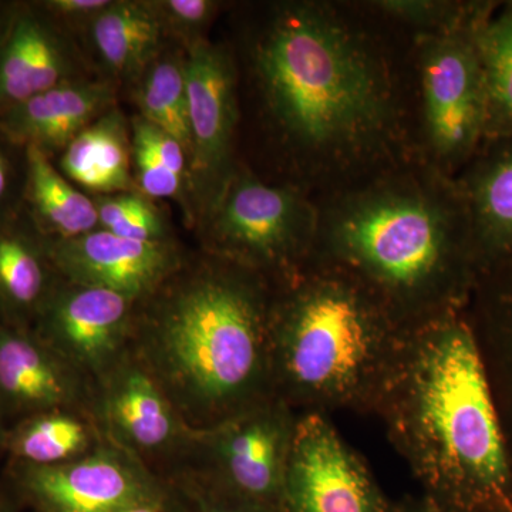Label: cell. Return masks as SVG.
Wrapping results in <instances>:
<instances>
[{
  "label": "cell",
  "instance_id": "19",
  "mask_svg": "<svg viewBox=\"0 0 512 512\" xmlns=\"http://www.w3.org/2000/svg\"><path fill=\"white\" fill-rule=\"evenodd\" d=\"M62 279L23 211L0 221V323L32 329Z\"/></svg>",
  "mask_w": 512,
  "mask_h": 512
},
{
  "label": "cell",
  "instance_id": "7",
  "mask_svg": "<svg viewBox=\"0 0 512 512\" xmlns=\"http://www.w3.org/2000/svg\"><path fill=\"white\" fill-rule=\"evenodd\" d=\"M197 227L208 255L282 284L315 255L319 205L302 188L266 183L238 164Z\"/></svg>",
  "mask_w": 512,
  "mask_h": 512
},
{
  "label": "cell",
  "instance_id": "14",
  "mask_svg": "<svg viewBox=\"0 0 512 512\" xmlns=\"http://www.w3.org/2000/svg\"><path fill=\"white\" fill-rule=\"evenodd\" d=\"M46 245L66 281L116 292L136 303L153 295L188 259L173 239L136 241L101 228L76 238L46 239Z\"/></svg>",
  "mask_w": 512,
  "mask_h": 512
},
{
  "label": "cell",
  "instance_id": "18",
  "mask_svg": "<svg viewBox=\"0 0 512 512\" xmlns=\"http://www.w3.org/2000/svg\"><path fill=\"white\" fill-rule=\"evenodd\" d=\"M456 180L470 212L478 272L512 258V137L485 141Z\"/></svg>",
  "mask_w": 512,
  "mask_h": 512
},
{
  "label": "cell",
  "instance_id": "8",
  "mask_svg": "<svg viewBox=\"0 0 512 512\" xmlns=\"http://www.w3.org/2000/svg\"><path fill=\"white\" fill-rule=\"evenodd\" d=\"M190 121V204L198 225L237 170L238 66L227 47L200 40L185 47Z\"/></svg>",
  "mask_w": 512,
  "mask_h": 512
},
{
  "label": "cell",
  "instance_id": "17",
  "mask_svg": "<svg viewBox=\"0 0 512 512\" xmlns=\"http://www.w3.org/2000/svg\"><path fill=\"white\" fill-rule=\"evenodd\" d=\"M116 106V84L100 76L83 77L6 111L0 116V134L16 146L37 148L55 160L80 131Z\"/></svg>",
  "mask_w": 512,
  "mask_h": 512
},
{
  "label": "cell",
  "instance_id": "9",
  "mask_svg": "<svg viewBox=\"0 0 512 512\" xmlns=\"http://www.w3.org/2000/svg\"><path fill=\"white\" fill-rule=\"evenodd\" d=\"M5 484L36 512H119L138 504L163 507L165 501L146 463L106 439L59 466L8 463Z\"/></svg>",
  "mask_w": 512,
  "mask_h": 512
},
{
  "label": "cell",
  "instance_id": "22",
  "mask_svg": "<svg viewBox=\"0 0 512 512\" xmlns=\"http://www.w3.org/2000/svg\"><path fill=\"white\" fill-rule=\"evenodd\" d=\"M481 346L512 470V258L478 274Z\"/></svg>",
  "mask_w": 512,
  "mask_h": 512
},
{
  "label": "cell",
  "instance_id": "27",
  "mask_svg": "<svg viewBox=\"0 0 512 512\" xmlns=\"http://www.w3.org/2000/svg\"><path fill=\"white\" fill-rule=\"evenodd\" d=\"M377 19L413 30L414 35L433 33L453 25L466 15L471 2L450 0H377L360 3Z\"/></svg>",
  "mask_w": 512,
  "mask_h": 512
},
{
  "label": "cell",
  "instance_id": "10",
  "mask_svg": "<svg viewBox=\"0 0 512 512\" xmlns=\"http://www.w3.org/2000/svg\"><path fill=\"white\" fill-rule=\"evenodd\" d=\"M136 302L62 279L33 330L93 384L130 350Z\"/></svg>",
  "mask_w": 512,
  "mask_h": 512
},
{
  "label": "cell",
  "instance_id": "4",
  "mask_svg": "<svg viewBox=\"0 0 512 512\" xmlns=\"http://www.w3.org/2000/svg\"><path fill=\"white\" fill-rule=\"evenodd\" d=\"M407 348L393 419L414 468L463 503L511 508L510 458L476 329L454 309L419 323Z\"/></svg>",
  "mask_w": 512,
  "mask_h": 512
},
{
  "label": "cell",
  "instance_id": "6",
  "mask_svg": "<svg viewBox=\"0 0 512 512\" xmlns=\"http://www.w3.org/2000/svg\"><path fill=\"white\" fill-rule=\"evenodd\" d=\"M498 2H471L447 28L413 37L414 156L457 177L484 143L487 101L478 29Z\"/></svg>",
  "mask_w": 512,
  "mask_h": 512
},
{
  "label": "cell",
  "instance_id": "11",
  "mask_svg": "<svg viewBox=\"0 0 512 512\" xmlns=\"http://www.w3.org/2000/svg\"><path fill=\"white\" fill-rule=\"evenodd\" d=\"M293 426L282 407L258 402L218 426L194 431L222 481L249 504L281 503Z\"/></svg>",
  "mask_w": 512,
  "mask_h": 512
},
{
  "label": "cell",
  "instance_id": "3",
  "mask_svg": "<svg viewBox=\"0 0 512 512\" xmlns=\"http://www.w3.org/2000/svg\"><path fill=\"white\" fill-rule=\"evenodd\" d=\"M272 289L262 276L207 254L134 311L130 350L192 431L261 402L271 376Z\"/></svg>",
  "mask_w": 512,
  "mask_h": 512
},
{
  "label": "cell",
  "instance_id": "28",
  "mask_svg": "<svg viewBox=\"0 0 512 512\" xmlns=\"http://www.w3.org/2000/svg\"><path fill=\"white\" fill-rule=\"evenodd\" d=\"M167 37L185 47L207 39L205 32L224 3L217 0H153Z\"/></svg>",
  "mask_w": 512,
  "mask_h": 512
},
{
  "label": "cell",
  "instance_id": "33",
  "mask_svg": "<svg viewBox=\"0 0 512 512\" xmlns=\"http://www.w3.org/2000/svg\"><path fill=\"white\" fill-rule=\"evenodd\" d=\"M19 505L8 485L0 484V512H19Z\"/></svg>",
  "mask_w": 512,
  "mask_h": 512
},
{
  "label": "cell",
  "instance_id": "16",
  "mask_svg": "<svg viewBox=\"0 0 512 512\" xmlns=\"http://www.w3.org/2000/svg\"><path fill=\"white\" fill-rule=\"evenodd\" d=\"M89 77V62L37 0L18 2L0 45V116L59 84Z\"/></svg>",
  "mask_w": 512,
  "mask_h": 512
},
{
  "label": "cell",
  "instance_id": "5",
  "mask_svg": "<svg viewBox=\"0 0 512 512\" xmlns=\"http://www.w3.org/2000/svg\"><path fill=\"white\" fill-rule=\"evenodd\" d=\"M278 285L269 315L271 376L311 402H349L365 392L400 320L355 276L320 259Z\"/></svg>",
  "mask_w": 512,
  "mask_h": 512
},
{
  "label": "cell",
  "instance_id": "30",
  "mask_svg": "<svg viewBox=\"0 0 512 512\" xmlns=\"http://www.w3.org/2000/svg\"><path fill=\"white\" fill-rule=\"evenodd\" d=\"M57 25L73 39L84 36L94 19L104 12L111 0H37Z\"/></svg>",
  "mask_w": 512,
  "mask_h": 512
},
{
  "label": "cell",
  "instance_id": "34",
  "mask_svg": "<svg viewBox=\"0 0 512 512\" xmlns=\"http://www.w3.org/2000/svg\"><path fill=\"white\" fill-rule=\"evenodd\" d=\"M9 426L0 414V458L6 457V441H8Z\"/></svg>",
  "mask_w": 512,
  "mask_h": 512
},
{
  "label": "cell",
  "instance_id": "1",
  "mask_svg": "<svg viewBox=\"0 0 512 512\" xmlns=\"http://www.w3.org/2000/svg\"><path fill=\"white\" fill-rule=\"evenodd\" d=\"M245 63L296 187L326 195L414 156L402 80L357 3L265 6L245 40Z\"/></svg>",
  "mask_w": 512,
  "mask_h": 512
},
{
  "label": "cell",
  "instance_id": "15",
  "mask_svg": "<svg viewBox=\"0 0 512 512\" xmlns=\"http://www.w3.org/2000/svg\"><path fill=\"white\" fill-rule=\"evenodd\" d=\"M94 384L35 330L0 323V414L9 427L52 410L93 413Z\"/></svg>",
  "mask_w": 512,
  "mask_h": 512
},
{
  "label": "cell",
  "instance_id": "31",
  "mask_svg": "<svg viewBox=\"0 0 512 512\" xmlns=\"http://www.w3.org/2000/svg\"><path fill=\"white\" fill-rule=\"evenodd\" d=\"M184 485L185 491L197 503L198 510L201 512H247L222 503L221 500L215 498L210 490L202 487L200 481L194 480L192 477L187 478Z\"/></svg>",
  "mask_w": 512,
  "mask_h": 512
},
{
  "label": "cell",
  "instance_id": "24",
  "mask_svg": "<svg viewBox=\"0 0 512 512\" xmlns=\"http://www.w3.org/2000/svg\"><path fill=\"white\" fill-rule=\"evenodd\" d=\"M103 439L92 414L52 410L9 427L6 457L8 463L59 466L90 453Z\"/></svg>",
  "mask_w": 512,
  "mask_h": 512
},
{
  "label": "cell",
  "instance_id": "2",
  "mask_svg": "<svg viewBox=\"0 0 512 512\" xmlns=\"http://www.w3.org/2000/svg\"><path fill=\"white\" fill-rule=\"evenodd\" d=\"M316 201L313 258L355 276L397 319L461 309L474 291L473 229L456 177L413 156Z\"/></svg>",
  "mask_w": 512,
  "mask_h": 512
},
{
  "label": "cell",
  "instance_id": "20",
  "mask_svg": "<svg viewBox=\"0 0 512 512\" xmlns=\"http://www.w3.org/2000/svg\"><path fill=\"white\" fill-rule=\"evenodd\" d=\"M83 40L101 77L119 87L133 86L170 39L153 0H111Z\"/></svg>",
  "mask_w": 512,
  "mask_h": 512
},
{
  "label": "cell",
  "instance_id": "25",
  "mask_svg": "<svg viewBox=\"0 0 512 512\" xmlns=\"http://www.w3.org/2000/svg\"><path fill=\"white\" fill-rule=\"evenodd\" d=\"M185 49L173 40L133 84L138 116L180 141L190 151Z\"/></svg>",
  "mask_w": 512,
  "mask_h": 512
},
{
  "label": "cell",
  "instance_id": "12",
  "mask_svg": "<svg viewBox=\"0 0 512 512\" xmlns=\"http://www.w3.org/2000/svg\"><path fill=\"white\" fill-rule=\"evenodd\" d=\"M93 413L104 439L144 463L191 448L194 431L131 350L94 383Z\"/></svg>",
  "mask_w": 512,
  "mask_h": 512
},
{
  "label": "cell",
  "instance_id": "13",
  "mask_svg": "<svg viewBox=\"0 0 512 512\" xmlns=\"http://www.w3.org/2000/svg\"><path fill=\"white\" fill-rule=\"evenodd\" d=\"M281 503L289 512H380L365 467L318 414L293 426Z\"/></svg>",
  "mask_w": 512,
  "mask_h": 512
},
{
  "label": "cell",
  "instance_id": "32",
  "mask_svg": "<svg viewBox=\"0 0 512 512\" xmlns=\"http://www.w3.org/2000/svg\"><path fill=\"white\" fill-rule=\"evenodd\" d=\"M16 8H18V0H0V45L8 33Z\"/></svg>",
  "mask_w": 512,
  "mask_h": 512
},
{
  "label": "cell",
  "instance_id": "23",
  "mask_svg": "<svg viewBox=\"0 0 512 512\" xmlns=\"http://www.w3.org/2000/svg\"><path fill=\"white\" fill-rule=\"evenodd\" d=\"M23 214L46 239H70L99 229L92 195L67 180L55 161L26 148Z\"/></svg>",
  "mask_w": 512,
  "mask_h": 512
},
{
  "label": "cell",
  "instance_id": "29",
  "mask_svg": "<svg viewBox=\"0 0 512 512\" xmlns=\"http://www.w3.org/2000/svg\"><path fill=\"white\" fill-rule=\"evenodd\" d=\"M26 183V148L0 134V221L22 211Z\"/></svg>",
  "mask_w": 512,
  "mask_h": 512
},
{
  "label": "cell",
  "instance_id": "26",
  "mask_svg": "<svg viewBox=\"0 0 512 512\" xmlns=\"http://www.w3.org/2000/svg\"><path fill=\"white\" fill-rule=\"evenodd\" d=\"M477 39L487 101L485 143L512 137V0L498 2Z\"/></svg>",
  "mask_w": 512,
  "mask_h": 512
},
{
  "label": "cell",
  "instance_id": "21",
  "mask_svg": "<svg viewBox=\"0 0 512 512\" xmlns=\"http://www.w3.org/2000/svg\"><path fill=\"white\" fill-rule=\"evenodd\" d=\"M53 161L67 180L93 197L137 190L130 120L117 106L80 131Z\"/></svg>",
  "mask_w": 512,
  "mask_h": 512
},
{
  "label": "cell",
  "instance_id": "35",
  "mask_svg": "<svg viewBox=\"0 0 512 512\" xmlns=\"http://www.w3.org/2000/svg\"><path fill=\"white\" fill-rule=\"evenodd\" d=\"M161 508L163 507L156 504H138L133 505V507L124 508V510L119 512H160Z\"/></svg>",
  "mask_w": 512,
  "mask_h": 512
}]
</instances>
